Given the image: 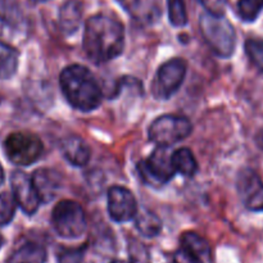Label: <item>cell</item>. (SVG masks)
I'll list each match as a JSON object with an SVG mask.
<instances>
[{
	"label": "cell",
	"instance_id": "obj_28",
	"mask_svg": "<svg viewBox=\"0 0 263 263\" xmlns=\"http://www.w3.org/2000/svg\"><path fill=\"white\" fill-rule=\"evenodd\" d=\"M4 179H5L4 170H3L2 164H0V186H2V185H3V182H4Z\"/></svg>",
	"mask_w": 263,
	"mask_h": 263
},
{
	"label": "cell",
	"instance_id": "obj_2",
	"mask_svg": "<svg viewBox=\"0 0 263 263\" xmlns=\"http://www.w3.org/2000/svg\"><path fill=\"white\" fill-rule=\"evenodd\" d=\"M59 85L66 100L74 109L91 112L102 104V89L85 66H67L59 74Z\"/></svg>",
	"mask_w": 263,
	"mask_h": 263
},
{
	"label": "cell",
	"instance_id": "obj_25",
	"mask_svg": "<svg viewBox=\"0 0 263 263\" xmlns=\"http://www.w3.org/2000/svg\"><path fill=\"white\" fill-rule=\"evenodd\" d=\"M15 203L13 194L3 193L0 194V226H7L12 222L15 215Z\"/></svg>",
	"mask_w": 263,
	"mask_h": 263
},
{
	"label": "cell",
	"instance_id": "obj_21",
	"mask_svg": "<svg viewBox=\"0 0 263 263\" xmlns=\"http://www.w3.org/2000/svg\"><path fill=\"white\" fill-rule=\"evenodd\" d=\"M263 10V0H239L238 14L244 22H254Z\"/></svg>",
	"mask_w": 263,
	"mask_h": 263
},
{
	"label": "cell",
	"instance_id": "obj_18",
	"mask_svg": "<svg viewBox=\"0 0 263 263\" xmlns=\"http://www.w3.org/2000/svg\"><path fill=\"white\" fill-rule=\"evenodd\" d=\"M20 53L15 48L0 41V80H9L17 72Z\"/></svg>",
	"mask_w": 263,
	"mask_h": 263
},
{
	"label": "cell",
	"instance_id": "obj_19",
	"mask_svg": "<svg viewBox=\"0 0 263 263\" xmlns=\"http://www.w3.org/2000/svg\"><path fill=\"white\" fill-rule=\"evenodd\" d=\"M172 163L176 172L185 177H193L198 172V162L189 148H180L172 153Z\"/></svg>",
	"mask_w": 263,
	"mask_h": 263
},
{
	"label": "cell",
	"instance_id": "obj_29",
	"mask_svg": "<svg viewBox=\"0 0 263 263\" xmlns=\"http://www.w3.org/2000/svg\"><path fill=\"white\" fill-rule=\"evenodd\" d=\"M110 263H130V262H126V261H121V259H116V261H112Z\"/></svg>",
	"mask_w": 263,
	"mask_h": 263
},
{
	"label": "cell",
	"instance_id": "obj_7",
	"mask_svg": "<svg viewBox=\"0 0 263 263\" xmlns=\"http://www.w3.org/2000/svg\"><path fill=\"white\" fill-rule=\"evenodd\" d=\"M186 76V63L181 58L164 62L157 71L152 84V94L158 100H168L181 87Z\"/></svg>",
	"mask_w": 263,
	"mask_h": 263
},
{
	"label": "cell",
	"instance_id": "obj_3",
	"mask_svg": "<svg viewBox=\"0 0 263 263\" xmlns=\"http://www.w3.org/2000/svg\"><path fill=\"white\" fill-rule=\"evenodd\" d=\"M199 30L205 44L220 58H230L235 51L236 33L225 15L205 12L199 18Z\"/></svg>",
	"mask_w": 263,
	"mask_h": 263
},
{
	"label": "cell",
	"instance_id": "obj_12",
	"mask_svg": "<svg viewBox=\"0 0 263 263\" xmlns=\"http://www.w3.org/2000/svg\"><path fill=\"white\" fill-rule=\"evenodd\" d=\"M108 213L115 222H128L138 213V203L127 187L115 186L108 190Z\"/></svg>",
	"mask_w": 263,
	"mask_h": 263
},
{
	"label": "cell",
	"instance_id": "obj_10",
	"mask_svg": "<svg viewBox=\"0 0 263 263\" xmlns=\"http://www.w3.org/2000/svg\"><path fill=\"white\" fill-rule=\"evenodd\" d=\"M175 263H213L212 249L203 236L194 231H186L180 238V251Z\"/></svg>",
	"mask_w": 263,
	"mask_h": 263
},
{
	"label": "cell",
	"instance_id": "obj_4",
	"mask_svg": "<svg viewBox=\"0 0 263 263\" xmlns=\"http://www.w3.org/2000/svg\"><path fill=\"white\" fill-rule=\"evenodd\" d=\"M51 223L55 233L63 239L81 238L87 228L84 208L71 199H63L54 205Z\"/></svg>",
	"mask_w": 263,
	"mask_h": 263
},
{
	"label": "cell",
	"instance_id": "obj_20",
	"mask_svg": "<svg viewBox=\"0 0 263 263\" xmlns=\"http://www.w3.org/2000/svg\"><path fill=\"white\" fill-rule=\"evenodd\" d=\"M0 21L17 27L23 21V12L18 0H0Z\"/></svg>",
	"mask_w": 263,
	"mask_h": 263
},
{
	"label": "cell",
	"instance_id": "obj_11",
	"mask_svg": "<svg viewBox=\"0 0 263 263\" xmlns=\"http://www.w3.org/2000/svg\"><path fill=\"white\" fill-rule=\"evenodd\" d=\"M236 189L246 208L252 212H263V182L252 168H243L236 179Z\"/></svg>",
	"mask_w": 263,
	"mask_h": 263
},
{
	"label": "cell",
	"instance_id": "obj_8",
	"mask_svg": "<svg viewBox=\"0 0 263 263\" xmlns=\"http://www.w3.org/2000/svg\"><path fill=\"white\" fill-rule=\"evenodd\" d=\"M138 171L145 184H167L176 174L172 163V153L166 146H158L148 158L138 164Z\"/></svg>",
	"mask_w": 263,
	"mask_h": 263
},
{
	"label": "cell",
	"instance_id": "obj_30",
	"mask_svg": "<svg viewBox=\"0 0 263 263\" xmlns=\"http://www.w3.org/2000/svg\"><path fill=\"white\" fill-rule=\"evenodd\" d=\"M33 2H36V3H43V2H46V0H33Z\"/></svg>",
	"mask_w": 263,
	"mask_h": 263
},
{
	"label": "cell",
	"instance_id": "obj_17",
	"mask_svg": "<svg viewBox=\"0 0 263 263\" xmlns=\"http://www.w3.org/2000/svg\"><path fill=\"white\" fill-rule=\"evenodd\" d=\"M134 221H135L136 230L145 238H156L161 234L163 228L161 218L148 210H143L140 212L138 211Z\"/></svg>",
	"mask_w": 263,
	"mask_h": 263
},
{
	"label": "cell",
	"instance_id": "obj_15",
	"mask_svg": "<svg viewBox=\"0 0 263 263\" xmlns=\"http://www.w3.org/2000/svg\"><path fill=\"white\" fill-rule=\"evenodd\" d=\"M82 4L79 0H68L59 9V27L66 35H72L81 26Z\"/></svg>",
	"mask_w": 263,
	"mask_h": 263
},
{
	"label": "cell",
	"instance_id": "obj_14",
	"mask_svg": "<svg viewBox=\"0 0 263 263\" xmlns=\"http://www.w3.org/2000/svg\"><path fill=\"white\" fill-rule=\"evenodd\" d=\"M61 152L63 158L74 167L87 164L91 157V151L86 141L76 135H68L61 141Z\"/></svg>",
	"mask_w": 263,
	"mask_h": 263
},
{
	"label": "cell",
	"instance_id": "obj_6",
	"mask_svg": "<svg viewBox=\"0 0 263 263\" xmlns=\"http://www.w3.org/2000/svg\"><path fill=\"white\" fill-rule=\"evenodd\" d=\"M7 158L17 166H31L43 156L44 145L37 135L28 131H17L4 140Z\"/></svg>",
	"mask_w": 263,
	"mask_h": 263
},
{
	"label": "cell",
	"instance_id": "obj_27",
	"mask_svg": "<svg viewBox=\"0 0 263 263\" xmlns=\"http://www.w3.org/2000/svg\"><path fill=\"white\" fill-rule=\"evenodd\" d=\"M121 5H123V8L130 12H134L135 9H138L139 4H140V0H118Z\"/></svg>",
	"mask_w": 263,
	"mask_h": 263
},
{
	"label": "cell",
	"instance_id": "obj_9",
	"mask_svg": "<svg viewBox=\"0 0 263 263\" xmlns=\"http://www.w3.org/2000/svg\"><path fill=\"white\" fill-rule=\"evenodd\" d=\"M10 186L15 203L27 216H32L37 212L41 204L40 197L35 189L32 179L23 171L15 170L10 175Z\"/></svg>",
	"mask_w": 263,
	"mask_h": 263
},
{
	"label": "cell",
	"instance_id": "obj_16",
	"mask_svg": "<svg viewBox=\"0 0 263 263\" xmlns=\"http://www.w3.org/2000/svg\"><path fill=\"white\" fill-rule=\"evenodd\" d=\"M48 254L43 246L36 243H26L14 251L7 263H45Z\"/></svg>",
	"mask_w": 263,
	"mask_h": 263
},
{
	"label": "cell",
	"instance_id": "obj_5",
	"mask_svg": "<svg viewBox=\"0 0 263 263\" xmlns=\"http://www.w3.org/2000/svg\"><path fill=\"white\" fill-rule=\"evenodd\" d=\"M193 125L185 116L163 115L156 118L149 126L148 135L151 141L158 146L170 148L180 143L192 134Z\"/></svg>",
	"mask_w": 263,
	"mask_h": 263
},
{
	"label": "cell",
	"instance_id": "obj_22",
	"mask_svg": "<svg viewBox=\"0 0 263 263\" xmlns=\"http://www.w3.org/2000/svg\"><path fill=\"white\" fill-rule=\"evenodd\" d=\"M170 22L175 27H184L187 23V13L184 0H167Z\"/></svg>",
	"mask_w": 263,
	"mask_h": 263
},
{
	"label": "cell",
	"instance_id": "obj_1",
	"mask_svg": "<svg viewBox=\"0 0 263 263\" xmlns=\"http://www.w3.org/2000/svg\"><path fill=\"white\" fill-rule=\"evenodd\" d=\"M82 46L94 63H107L122 54L125 49V28L117 18L105 14L90 17L85 23Z\"/></svg>",
	"mask_w": 263,
	"mask_h": 263
},
{
	"label": "cell",
	"instance_id": "obj_26",
	"mask_svg": "<svg viewBox=\"0 0 263 263\" xmlns=\"http://www.w3.org/2000/svg\"><path fill=\"white\" fill-rule=\"evenodd\" d=\"M199 3L205 8V12L215 15H225L226 0H199Z\"/></svg>",
	"mask_w": 263,
	"mask_h": 263
},
{
	"label": "cell",
	"instance_id": "obj_13",
	"mask_svg": "<svg viewBox=\"0 0 263 263\" xmlns=\"http://www.w3.org/2000/svg\"><path fill=\"white\" fill-rule=\"evenodd\" d=\"M41 203H50L61 190V176L50 168H39L31 176Z\"/></svg>",
	"mask_w": 263,
	"mask_h": 263
},
{
	"label": "cell",
	"instance_id": "obj_31",
	"mask_svg": "<svg viewBox=\"0 0 263 263\" xmlns=\"http://www.w3.org/2000/svg\"><path fill=\"white\" fill-rule=\"evenodd\" d=\"M171 263H175V262H171Z\"/></svg>",
	"mask_w": 263,
	"mask_h": 263
},
{
	"label": "cell",
	"instance_id": "obj_23",
	"mask_svg": "<svg viewBox=\"0 0 263 263\" xmlns=\"http://www.w3.org/2000/svg\"><path fill=\"white\" fill-rule=\"evenodd\" d=\"M244 49L252 63L263 73V40L261 39H248L244 44Z\"/></svg>",
	"mask_w": 263,
	"mask_h": 263
},
{
	"label": "cell",
	"instance_id": "obj_24",
	"mask_svg": "<svg viewBox=\"0 0 263 263\" xmlns=\"http://www.w3.org/2000/svg\"><path fill=\"white\" fill-rule=\"evenodd\" d=\"M127 248L130 263H152L151 252L140 240L130 239Z\"/></svg>",
	"mask_w": 263,
	"mask_h": 263
}]
</instances>
